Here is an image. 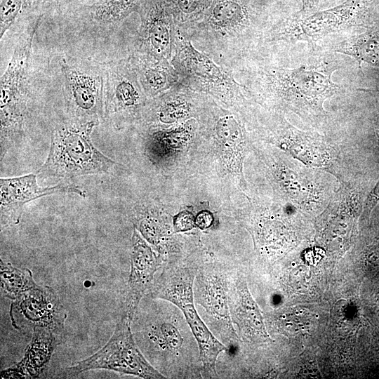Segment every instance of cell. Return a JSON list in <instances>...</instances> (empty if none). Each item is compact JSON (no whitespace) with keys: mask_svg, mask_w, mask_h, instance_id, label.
Wrapping results in <instances>:
<instances>
[{"mask_svg":"<svg viewBox=\"0 0 379 379\" xmlns=\"http://www.w3.org/2000/svg\"><path fill=\"white\" fill-rule=\"evenodd\" d=\"M336 65L316 63L294 69H279L270 76V88L281 105L312 125H319L328 115L324 102L346 86L334 83Z\"/></svg>","mask_w":379,"mask_h":379,"instance_id":"obj_1","label":"cell"},{"mask_svg":"<svg viewBox=\"0 0 379 379\" xmlns=\"http://www.w3.org/2000/svg\"><path fill=\"white\" fill-rule=\"evenodd\" d=\"M97 124L77 119L58 124L52 130L49 152L38 175L71 178L109 173L117 163L94 146L91 135Z\"/></svg>","mask_w":379,"mask_h":379,"instance_id":"obj_2","label":"cell"},{"mask_svg":"<svg viewBox=\"0 0 379 379\" xmlns=\"http://www.w3.org/2000/svg\"><path fill=\"white\" fill-rule=\"evenodd\" d=\"M40 17L32 20L18 38L1 77V160L24 135L27 116L29 68L32 46Z\"/></svg>","mask_w":379,"mask_h":379,"instance_id":"obj_3","label":"cell"},{"mask_svg":"<svg viewBox=\"0 0 379 379\" xmlns=\"http://www.w3.org/2000/svg\"><path fill=\"white\" fill-rule=\"evenodd\" d=\"M265 161L282 205L300 213L322 211L338 185L325 178L326 172L307 167L284 152L267 155Z\"/></svg>","mask_w":379,"mask_h":379,"instance_id":"obj_4","label":"cell"},{"mask_svg":"<svg viewBox=\"0 0 379 379\" xmlns=\"http://www.w3.org/2000/svg\"><path fill=\"white\" fill-rule=\"evenodd\" d=\"M131 321L124 316L105 345L89 357L67 368L62 375L72 377L89 370L105 369L142 378H166L139 350L131 333Z\"/></svg>","mask_w":379,"mask_h":379,"instance_id":"obj_5","label":"cell"},{"mask_svg":"<svg viewBox=\"0 0 379 379\" xmlns=\"http://www.w3.org/2000/svg\"><path fill=\"white\" fill-rule=\"evenodd\" d=\"M272 141L285 154L307 167L324 171L338 182L348 180L342 149L325 136L302 131L283 119Z\"/></svg>","mask_w":379,"mask_h":379,"instance_id":"obj_6","label":"cell"},{"mask_svg":"<svg viewBox=\"0 0 379 379\" xmlns=\"http://www.w3.org/2000/svg\"><path fill=\"white\" fill-rule=\"evenodd\" d=\"M65 95L70 112L82 121H95L104 118L103 71L93 67L60 63Z\"/></svg>","mask_w":379,"mask_h":379,"instance_id":"obj_7","label":"cell"},{"mask_svg":"<svg viewBox=\"0 0 379 379\" xmlns=\"http://www.w3.org/2000/svg\"><path fill=\"white\" fill-rule=\"evenodd\" d=\"M193 281V277L189 275L178 277L159 286L154 294L181 310L197 342L204 369L215 374L217 359L227 347L213 335L199 316L194 305Z\"/></svg>","mask_w":379,"mask_h":379,"instance_id":"obj_8","label":"cell"},{"mask_svg":"<svg viewBox=\"0 0 379 379\" xmlns=\"http://www.w3.org/2000/svg\"><path fill=\"white\" fill-rule=\"evenodd\" d=\"M361 6L357 0L310 15L290 18L278 25L274 37L288 41L313 43L327 34L357 25Z\"/></svg>","mask_w":379,"mask_h":379,"instance_id":"obj_9","label":"cell"},{"mask_svg":"<svg viewBox=\"0 0 379 379\" xmlns=\"http://www.w3.org/2000/svg\"><path fill=\"white\" fill-rule=\"evenodd\" d=\"M9 313L13 326L25 333L37 326L63 331L67 317L57 295L47 286H38L13 299Z\"/></svg>","mask_w":379,"mask_h":379,"instance_id":"obj_10","label":"cell"},{"mask_svg":"<svg viewBox=\"0 0 379 379\" xmlns=\"http://www.w3.org/2000/svg\"><path fill=\"white\" fill-rule=\"evenodd\" d=\"M102 71L104 118L117 123L140 107L142 95L133 73L124 61L109 62Z\"/></svg>","mask_w":379,"mask_h":379,"instance_id":"obj_11","label":"cell"},{"mask_svg":"<svg viewBox=\"0 0 379 379\" xmlns=\"http://www.w3.org/2000/svg\"><path fill=\"white\" fill-rule=\"evenodd\" d=\"M0 208L1 225L18 224L24 206L28 202L54 194L74 193L85 197L86 193L79 187L60 183L52 187H41L35 174L20 177L0 178Z\"/></svg>","mask_w":379,"mask_h":379,"instance_id":"obj_12","label":"cell"},{"mask_svg":"<svg viewBox=\"0 0 379 379\" xmlns=\"http://www.w3.org/2000/svg\"><path fill=\"white\" fill-rule=\"evenodd\" d=\"M159 266L155 254L134 230L132 237L131 271L126 297L125 316L131 321L139 302L150 287Z\"/></svg>","mask_w":379,"mask_h":379,"instance_id":"obj_13","label":"cell"},{"mask_svg":"<svg viewBox=\"0 0 379 379\" xmlns=\"http://www.w3.org/2000/svg\"><path fill=\"white\" fill-rule=\"evenodd\" d=\"M62 333L50 327H35L24 357L16 364L2 371L1 378H39L46 368L55 348L61 341Z\"/></svg>","mask_w":379,"mask_h":379,"instance_id":"obj_14","label":"cell"},{"mask_svg":"<svg viewBox=\"0 0 379 379\" xmlns=\"http://www.w3.org/2000/svg\"><path fill=\"white\" fill-rule=\"evenodd\" d=\"M141 17L140 38L154 57L165 58L171 47V20L164 0H144L138 11Z\"/></svg>","mask_w":379,"mask_h":379,"instance_id":"obj_15","label":"cell"},{"mask_svg":"<svg viewBox=\"0 0 379 379\" xmlns=\"http://www.w3.org/2000/svg\"><path fill=\"white\" fill-rule=\"evenodd\" d=\"M217 135L230 156V168L241 175L242 162L246 152V141L241 126L232 117L220 119L216 126Z\"/></svg>","mask_w":379,"mask_h":379,"instance_id":"obj_16","label":"cell"},{"mask_svg":"<svg viewBox=\"0 0 379 379\" xmlns=\"http://www.w3.org/2000/svg\"><path fill=\"white\" fill-rule=\"evenodd\" d=\"M335 52L350 55L359 65L362 62L379 67V29H371L336 44Z\"/></svg>","mask_w":379,"mask_h":379,"instance_id":"obj_17","label":"cell"},{"mask_svg":"<svg viewBox=\"0 0 379 379\" xmlns=\"http://www.w3.org/2000/svg\"><path fill=\"white\" fill-rule=\"evenodd\" d=\"M144 0H98L87 7L91 19L97 24L111 25L138 12Z\"/></svg>","mask_w":379,"mask_h":379,"instance_id":"obj_18","label":"cell"},{"mask_svg":"<svg viewBox=\"0 0 379 379\" xmlns=\"http://www.w3.org/2000/svg\"><path fill=\"white\" fill-rule=\"evenodd\" d=\"M1 284L4 294L13 300L39 286L34 282L29 270H19L1 260Z\"/></svg>","mask_w":379,"mask_h":379,"instance_id":"obj_19","label":"cell"},{"mask_svg":"<svg viewBox=\"0 0 379 379\" xmlns=\"http://www.w3.org/2000/svg\"><path fill=\"white\" fill-rule=\"evenodd\" d=\"M245 18V11L233 0H215L210 11L211 24L221 29L239 26Z\"/></svg>","mask_w":379,"mask_h":379,"instance_id":"obj_20","label":"cell"},{"mask_svg":"<svg viewBox=\"0 0 379 379\" xmlns=\"http://www.w3.org/2000/svg\"><path fill=\"white\" fill-rule=\"evenodd\" d=\"M204 286V302L206 307L216 317L228 319L227 300L222 281L218 277H212Z\"/></svg>","mask_w":379,"mask_h":379,"instance_id":"obj_21","label":"cell"},{"mask_svg":"<svg viewBox=\"0 0 379 379\" xmlns=\"http://www.w3.org/2000/svg\"><path fill=\"white\" fill-rule=\"evenodd\" d=\"M136 69L143 88L149 94L154 95L166 88L167 73L159 65L140 62L137 64Z\"/></svg>","mask_w":379,"mask_h":379,"instance_id":"obj_22","label":"cell"},{"mask_svg":"<svg viewBox=\"0 0 379 379\" xmlns=\"http://www.w3.org/2000/svg\"><path fill=\"white\" fill-rule=\"evenodd\" d=\"M31 0H0V39L30 5Z\"/></svg>","mask_w":379,"mask_h":379,"instance_id":"obj_23","label":"cell"},{"mask_svg":"<svg viewBox=\"0 0 379 379\" xmlns=\"http://www.w3.org/2000/svg\"><path fill=\"white\" fill-rule=\"evenodd\" d=\"M187 58L190 59L193 70L201 77L213 80L222 81L223 74L213 62L206 56L197 52L190 44L185 46Z\"/></svg>","mask_w":379,"mask_h":379,"instance_id":"obj_24","label":"cell"},{"mask_svg":"<svg viewBox=\"0 0 379 379\" xmlns=\"http://www.w3.org/2000/svg\"><path fill=\"white\" fill-rule=\"evenodd\" d=\"M237 312L239 317L245 319L251 328L259 331H264V325L255 302L248 291L244 288L240 293Z\"/></svg>","mask_w":379,"mask_h":379,"instance_id":"obj_25","label":"cell"},{"mask_svg":"<svg viewBox=\"0 0 379 379\" xmlns=\"http://www.w3.org/2000/svg\"><path fill=\"white\" fill-rule=\"evenodd\" d=\"M186 112V107L183 103L170 102L162 105L158 111L159 119L165 123L182 117Z\"/></svg>","mask_w":379,"mask_h":379,"instance_id":"obj_26","label":"cell"},{"mask_svg":"<svg viewBox=\"0 0 379 379\" xmlns=\"http://www.w3.org/2000/svg\"><path fill=\"white\" fill-rule=\"evenodd\" d=\"M160 330L163 339L170 348L177 350L180 347L182 338L175 327L170 324H164Z\"/></svg>","mask_w":379,"mask_h":379,"instance_id":"obj_27","label":"cell"},{"mask_svg":"<svg viewBox=\"0 0 379 379\" xmlns=\"http://www.w3.org/2000/svg\"><path fill=\"white\" fill-rule=\"evenodd\" d=\"M175 4L182 15H191L200 11L208 0H174Z\"/></svg>","mask_w":379,"mask_h":379,"instance_id":"obj_28","label":"cell"},{"mask_svg":"<svg viewBox=\"0 0 379 379\" xmlns=\"http://www.w3.org/2000/svg\"><path fill=\"white\" fill-rule=\"evenodd\" d=\"M379 202V179L375 186L367 194L362 211V215L365 218L370 217L371 213L377 204Z\"/></svg>","mask_w":379,"mask_h":379,"instance_id":"obj_29","label":"cell"},{"mask_svg":"<svg viewBox=\"0 0 379 379\" xmlns=\"http://www.w3.org/2000/svg\"><path fill=\"white\" fill-rule=\"evenodd\" d=\"M195 219L189 212H182L174 218V227L177 232H185L192 229L195 225Z\"/></svg>","mask_w":379,"mask_h":379,"instance_id":"obj_30","label":"cell"},{"mask_svg":"<svg viewBox=\"0 0 379 379\" xmlns=\"http://www.w3.org/2000/svg\"><path fill=\"white\" fill-rule=\"evenodd\" d=\"M213 218L208 211L199 213L195 218V224L201 229L209 227L213 222Z\"/></svg>","mask_w":379,"mask_h":379,"instance_id":"obj_31","label":"cell"},{"mask_svg":"<svg viewBox=\"0 0 379 379\" xmlns=\"http://www.w3.org/2000/svg\"><path fill=\"white\" fill-rule=\"evenodd\" d=\"M46 2H48L50 4H61L62 2H65V1H67V0H45Z\"/></svg>","mask_w":379,"mask_h":379,"instance_id":"obj_32","label":"cell"},{"mask_svg":"<svg viewBox=\"0 0 379 379\" xmlns=\"http://www.w3.org/2000/svg\"><path fill=\"white\" fill-rule=\"evenodd\" d=\"M375 136H376V138H377L378 144L379 145V125L377 126V128L375 129Z\"/></svg>","mask_w":379,"mask_h":379,"instance_id":"obj_33","label":"cell"}]
</instances>
